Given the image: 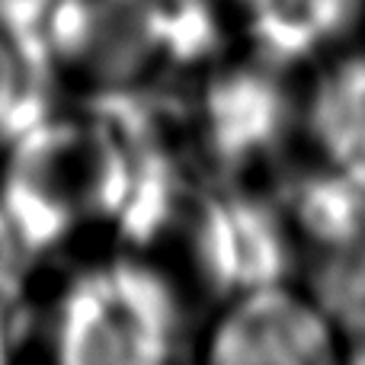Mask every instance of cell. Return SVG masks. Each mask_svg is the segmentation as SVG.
Returning a JSON list of instances; mask_svg holds the SVG:
<instances>
[{"instance_id": "cell-7", "label": "cell", "mask_w": 365, "mask_h": 365, "mask_svg": "<svg viewBox=\"0 0 365 365\" xmlns=\"http://www.w3.org/2000/svg\"><path fill=\"white\" fill-rule=\"evenodd\" d=\"M304 125L324 164L365 182V55L324 71L304 106Z\"/></svg>"}, {"instance_id": "cell-8", "label": "cell", "mask_w": 365, "mask_h": 365, "mask_svg": "<svg viewBox=\"0 0 365 365\" xmlns=\"http://www.w3.org/2000/svg\"><path fill=\"white\" fill-rule=\"evenodd\" d=\"M279 205L292 231L317 250H336L365 234V182L330 164L295 173Z\"/></svg>"}, {"instance_id": "cell-9", "label": "cell", "mask_w": 365, "mask_h": 365, "mask_svg": "<svg viewBox=\"0 0 365 365\" xmlns=\"http://www.w3.org/2000/svg\"><path fill=\"white\" fill-rule=\"evenodd\" d=\"M311 298L349 343L365 336V234L336 250H321Z\"/></svg>"}, {"instance_id": "cell-3", "label": "cell", "mask_w": 365, "mask_h": 365, "mask_svg": "<svg viewBox=\"0 0 365 365\" xmlns=\"http://www.w3.org/2000/svg\"><path fill=\"white\" fill-rule=\"evenodd\" d=\"M276 64H237L208 81L199 100V135L225 180L263 167L292 138L295 100Z\"/></svg>"}, {"instance_id": "cell-12", "label": "cell", "mask_w": 365, "mask_h": 365, "mask_svg": "<svg viewBox=\"0 0 365 365\" xmlns=\"http://www.w3.org/2000/svg\"><path fill=\"white\" fill-rule=\"evenodd\" d=\"M19 272L23 269H0V362L13 353L26 324Z\"/></svg>"}, {"instance_id": "cell-1", "label": "cell", "mask_w": 365, "mask_h": 365, "mask_svg": "<svg viewBox=\"0 0 365 365\" xmlns=\"http://www.w3.org/2000/svg\"><path fill=\"white\" fill-rule=\"evenodd\" d=\"M182 340V308L154 266L115 259L68 285L55 317V356L68 365H158Z\"/></svg>"}, {"instance_id": "cell-6", "label": "cell", "mask_w": 365, "mask_h": 365, "mask_svg": "<svg viewBox=\"0 0 365 365\" xmlns=\"http://www.w3.org/2000/svg\"><path fill=\"white\" fill-rule=\"evenodd\" d=\"M257 58L289 68L356 29L365 0H240Z\"/></svg>"}, {"instance_id": "cell-10", "label": "cell", "mask_w": 365, "mask_h": 365, "mask_svg": "<svg viewBox=\"0 0 365 365\" xmlns=\"http://www.w3.org/2000/svg\"><path fill=\"white\" fill-rule=\"evenodd\" d=\"M164 42L167 64H199L221 45L215 0H148Z\"/></svg>"}, {"instance_id": "cell-2", "label": "cell", "mask_w": 365, "mask_h": 365, "mask_svg": "<svg viewBox=\"0 0 365 365\" xmlns=\"http://www.w3.org/2000/svg\"><path fill=\"white\" fill-rule=\"evenodd\" d=\"M189 253L202 285L227 302L285 282L295 266L282 205L237 186L202 189L189 199Z\"/></svg>"}, {"instance_id": "cell-5", "label": "cell", "mask_w": 365, "mask_h": 365, "mask_svg": "<svg viewBox=\"0 0 365 365\" xmlns=\"http://www.w3.org/2000/svg\"><path fill=\"white\" fill-rule=\"evenodd\" d=\"M336 336L314 298L276 282L231 298L212 330L208 359L218 365H327L340 359Z\"/></svg>"}, {"instance_id": "cell-4", "label": "cell", "mask_w": 365, "mask_h": 365, "mask_svg": "<svg viewBox=\"0 0 365 365\" xmlns=\"http://www.w3.org/2000/svg\"><path fill=\"white\" fill-rule=\"evenodd\" d=\"M51 51L58 74L77 71L96 90L148 83L167 64L148 0H55Z\"/></svg>"}, {"instance_id": "cell-11", "label": "cell", "mask_w": 365, "mask_h": 365, "mask_svg": "<svg viewBox=\"0 0 365 365\" xmlns=\"http://www.w3.org/2000/svg\"><path fill=\"white\" fill-rule=\"evenodd\" d=\"M45 113V90L29 77L16 51L0 36V138H13Z\"/></svg>"}]
</instances>
